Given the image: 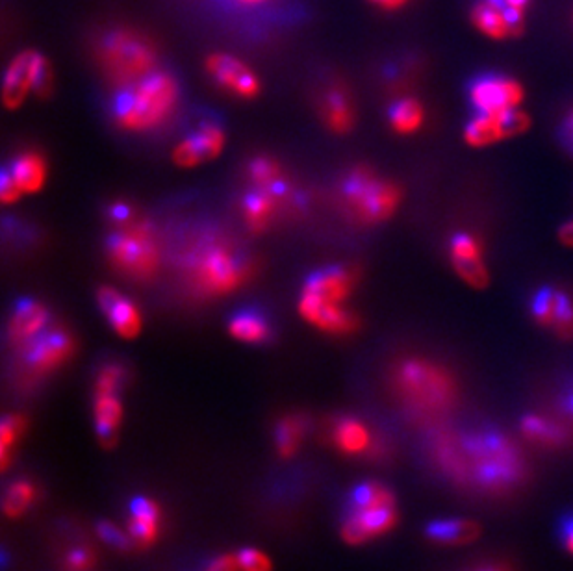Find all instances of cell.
I'll return each mask as SVG.
<instances>
[{"mask_svg":"<svg viewBox=\"0 0 573 571\" xmlns=\"http://www.w3.org/2000/svg\"><path fill=\"white\" fill-rule=\"evenodd\" d=\"M434 460L455 483L488 494L514 490L525 477L520 449L499 432L446 434L434 444Z\"/></svg>","mask_w":573,"mask_h":571,"instance_id":"6da1fadb","label":"cell"},{"mask_svg":"<svg viewBox=\"0 0 573 571\" xmlns=\"http://www.w3.org/2000/svg\"><path fill=\"white\" fill-rule=\"evenodd\" d=\"M180 102V84L164 69H156L132 84L115 88L110 114L123 132L145 134L164 127Z\"/></svg>","mask_w":573,"mask_h":571,"instance_id":"7a4b0ae2","label":"cell"},{"mask_svg":"<svg viewBox=\"0 0 573 571\" xmlns=\"http://www.w3.org/2000/svg\"><path fill=\"white\" fill-rule=\"evenodd\" d=\"M114 230L106 238V258L117 273L136 282H149L162 266V243L153 225L141 219L130 206L110 208Z\"/></svg>","mask_w":573,"mask_h":571,"instance_id":"3957f363","label":"cell"},{"mask_svg":"<svg viewBox=\"0 0 573 571\" xmlns=\"http://www.w3.org/2000/svg\"><path fill=\"white\" fill-rule=\"evenodd\" d=\"M253 260L229 240L208 238L184 258V275L201 297L217 299L238 292L253 277Z\"/></svg>","mask_w":573,"mask_h":571,"instance_id":"277c9868","label":"cell"},{"mask_svg":"<svg viewBox=\"0 0 573 571\" xmlns=\"http://www.w3.org/2000/svg\"><path fill=\"white\" fill-rule=\"evenodd\" d=\"M392 388L405 407L420 418L444 414L459 399L455 377L433 360L403 358L392 371Z\"/></svg>","mask_w":573,"mask_h":571,"instance_id":"5b68a950","label":"cell"},{"mask_svg":"<svg viewBox=\"0 0 573 571\" xmlns=\"http://www.w3.org/2000/svg\"><path fill=\"white\" fill-rule=\"evenodd\" d=\"M95 60L114 88L132 84L160 69L153 41L127 26H117L102 34L95 45Z\"/></svg>","mask_w":573,"mask_h":571,"instance_id":"8992f818","label":"cell"},{"mask_svg":"<svg viewBox=\"0 0 573 571\" xmlns=\"http://www.w3.org/2000/svg\"><path fill=\"white\" fill-rule=\"evenodd\" d=\"M340 197L358 225H379L399 210L403 191L394 180L377 175L368 165H357L342 178Z\"/></svg>","mask_w":573,"mask_h":571,"instance_id":"52a82bcc","label":"cell"},{"mask_svg":"<svg viewBox=\"0 0 573 571\" xmlns=\"http://www.w3.org/2000/svg\"><path fill=\"white\" fill-rule=\"evenodd\" d=\"M399 521L397 501L384 484H358L351 494V512L342 525V538L349 546H362L390 533Z\"/></svg>","mask_w":573,"mask_h":571,"instance_id":"ba28073f","label":"cell"},{"mask_svg":"<svg viewBox=\"0 0 573 571\" xmlns=\"http://www.w3.org/2000/svg\"><path fill=\"white\" fill-rule=\"evenodd\" d=\"M54 89V75L47 58L38 51L19 52L6 67L2 82V102L8 110L25 104L30 93L47 99Z\"/></svg>","mask_w":573,"mask_h":571,"instance_id":"9c48e42d","label":"cell"},{"mask_svg":"<svg viewBox=\"0 0 573 571\" xmlns=\"http://www.w3.org/2000/svg\"><path fill=\"white\" fill-rule=\"evenodd\" d=\"M77 351L75 336L67 329L51 325L38 338L26 343L19 353L21 371L30 381H38L62 368Z\"/></svg>","mask_w":573,"mask_h":571,"instance_id":"30bf717a","label":"cell"},{"mask_svg":"<svg viewBox=\"0 0 573 571\" xmlns=\"http://www.w3.org/2000/svg\"><path fill=\"white\" fill-rule=\"evenodd\" d=\"M206 73L219 88L236 99L253 101L262 93V82L240 58L227 52H214L206 58Z\"/></svg>","mask_w":573,"mask_h":571,"instance_id":"8fae6325","label":"cell"},{"mask_svg":"<svg viewBox=\"0 0 573 571\" xmlns=\"http://www.w3.org/2000/svg\"><path fill=\"white\" fill-rule=\"evenodd\" d=\"M227 134L217 121H203L191 134L175 145L173 164L182 169H193L216 160L225 151Z\"/></svg>","mask_w":573,"mask_h":571,"instance_id":"7c38bea8","label":"cell"},{"mask_svg":"<svg viewBox=\"0 0 573 571\" xmlns=\"http://www.w3.org/2000/svg\"><path fill=\"white\" fill-rule=\"evenodd\" d=\"M357 286V271L345 266L316 269L305 280L299 299L325 305H345Z\"/></svg>","mask_w":573,"mask_h":571,"instance_id":"4fadbf2b","label":"cell"},{"mask_svg":"<svg viewBox=\"0 0 573 571\" xmlns=\"http://www.w3.org/2000/svg\"><path fill=\"white\" fill-rule=\"evenodd\" d=\"M292 199V191L266 190V188H256L243 195L240 203L243 223L253 234H264L268 232L275 221L282 216L286 204Z\"/></svg>","mask_w":573,"mask_h":571,"instance_id":"5bb4252c","label":"cell"},{"mask_svg":"<svg viewBox=\"0 0 573 571\" xmlns=\"http://www.w3.org/2000/svg\"><path fill=\"white\" fill-rule=\"evenodd\" d=\"M97 303L108 325L123 340H136L143 330L140 308L125 293L112 286L97 290Z\"/></svg>","mask_w":573,"mask_h":571,"instance_id":"9a60e30c","label":"cell"},{"mask_svg":"<svg viewBox=\"0 0 573 571\" xmlns=\"http://www.w3.org/2000/svg\"><path fill=\"white\" fill-rule=\"evenodd\" d=\"M475 108L486 115H499L512 108H520L523 88L520 82L505 77H483L472 86Z\"/></svg>","mask_w":573,"mask_h":571,"instance_id":"2e32d148","label":"cell"},{"mask_svg":"<svg viewBox=\"0 0 573 571\" xmlns=\"http://www.w3.org/2000/svg\"><path fill=\"white\" fill-rule=\"evenodd\" d=\"M49 327H51V312L47 306L38 299H30V297L19 299L13 305L12 314L8 319V327H6L8 343L15 349H21L23 345L38 338L39 334Z\"/></svg>","mask_w":573,"mask_h":571,"instance_id":"e0dca14e","label":"cell"},{"mask_svg":"<svg viewBox=\"0 0 573 571\" xmlns=\"http://www.w3.org/2000/svg\"><path fill=\"white\" fill-rule=\"evenodd\" d=\"M297 310L308 325L331 336H347L357 332L360 327L357 316L345 305H325L299 299Z\"/></svg>","mask_w":573,"mask_h":571,"instance_id":"ac0fdd59","label":"cell"},{"mask_svg":"<svg viewBox=\"0 0 573 571\" xmlns=\"http://www.w3.org/2000/svg\"><path fill=\"white\" fill-rule=\"evenodd\" d=\"M451 262L460 279L473 288H486L490 273L484 266L483 249L470 234H457L451 240Z\"/></svg>","mask_w":573,"mask_h":571,"instance_id":"d6986e66","label":"cell"},{"mask_svg":"<svg viewBox=\"0 0 573 571\" xmlns=\"http://www.w3.org/2000/svg\"><path fill=\"white\" fill-rule=\"evenodd\" d=\"M319 114L325 127L336 136H347L357 123V110L351 95L342 86L325 89L319 99Z\"/></svg>","mask_w":573,"mask_h":571,"instance_id":"ffe728a7","label":"cell"},{"mask_svg":"<svg viewBox=\"0 0 573 571\" xmlns=\"http://www.w3.org/2000/svg\"><path fill=\"white\" fill-rule=\"evenodd\" d=\"M332 444L336 445L347 457L373 455L377 457V444L370 429L357 418H340L331 429Z\"/></svg>","mask_w":573,"mask_h":571,"instance_id":"44dd1931","label":"cell"},{"mask_svg":"<svg viewBox=\"0 0 573 571\" xmlns=\"http://www.w3.org/2000/svg\"><path fill=\"white\" fill-rule=\"evenodd\" d=\"M162 510L149 497H136L130 507V538L134 547L147 549L153 546L160 534Z\"/></svg>","mask_w":573,"mask_h":571,"instance_id":"7402d4cb","label":"cell"},{"mask_svg":"<svg viewBox=\"0 0 573 571\" xmlns=\"http://www.w3.org/2000/svg\"><path fill=\"white\" fill-rule=\"evenodd\" d=\"M93 416L95 431L102 447H114L119 440V429L123 421V405L119 394H93Z\"/></svg>","mask_w":573,"mask_h":571,"instance_id":"603a6c76","label":"cell"},{"mask_svg":"<svg viewBox=\"0 0 573 571\" xmlns=\"http://www.w3.org/2000/svg\"><path fill=\"white\" fill-rule=\"evenodd\" d=\"M8 169L25 195H36L47 182V160L38 151H23L13 156Z\"/></svg>","mask_w":573,"mask_h":571,"instance_id":"cb8c5ba5","label":"cell"},{"mask_svg":"<svg viewBox=\"0 0 573 571\" xmlns=\"http://www.w3.org/2000/svg\"><path fill=\"white\" fill-rule=\"evenodd\" d=\"M472 23L486 38L496 41L514 38L503 0H479L473 6Z\"/></svg>","mask_w":573,"mask_h":571,"instance_id":"d4e9b609","label":"cell"},{"mask_svg":"<svg viewBox=\"0 0 573 571\" xmlns=\"http://www.w3.org/2000/svg\"><path fill=\"white\" fill-rule=\"evenodd\" d=\"M425 536L440 546H466L481 536V525L477 521L462 518L436 520L427 525Z\"/></svg>","mask_w":573,"mask_h":571,"instance_id":"484cf974","label":"cell"},{"mask_svg":"<svg viewBox=\"0 0 573 571\" xmlns=\"http://www.w3.org/2000/svg\"><path fill=\"white\" fill-rule=\"evenodd\" d=\"M227 330L236 342L247 343V345H260L271 338V325H269L268 318L255 308L238 310L229 319Z\"/></svg>","mask_w":573,"mask_h":571,"instance_id":"4316f807","label":"cell"},{"mask_svg":"<svg viewBox=\"0 0 573 571\" xmlns=\"http://www.w3.org/2000/svg\"><path fill=\"white\" fill-rule=\"evenodd\" d=\"M247 177L256 188L266 190L292 191L282 165L269 156H255L247 165Z\"/></svg>","mask_w":573,"mask_h":571,"instance_id":"83f0119b","label":"cell"},{"mask_svg":"<svg viewBox=\"0 0 573 571\" xmlns=\"http://www.w3.org/2000/svg\"><path fill=\"white\" fill-rule=\"evenodd\" d=\"M388 121L395 134L399 136H412L416 134L425 123V110L420 101L405 97L394 102L388 112Z\"/></svg>","mask_w":573,"mask_h":571,"instance_id":"f1b7e54d","label":"cell"},{"mask_svg":"<svg viewBox=\"0 0 573 571\" xmlns=\"http://www.w3.org/2000/svg\"><path fill=\"white\" fill-rule=\"evenodd\" d=\"M308 423L303 416H284L275 427V445L281 458H292L305 438Z\"/></svg>","mask_w":573,"mask_h":571,"instance_id":"f546056e","label":"cell"},{"mask_svg":"<svg viewBox=\"0 0 573 571\" xmlns=\"http://www.w3.org/2000/svg\"><path fill=\"white\" fill-rule=\"evenodd\" d=\"M523 436L544 447H559L566 440V432L559 423L542 416H525L522 419Z\"/></svg>","mask_w":573,"mask_h":571,"instance_id":"4dcf8cb0","label":"cell"},{"mask_svg":"<svg viewBox=\"0 0 573 571\" xmlns=\"http://www.w3.org/2000/svg\"><path fill=\"white\" fill-rule=\"evenodd\" d=\"M464 140L470 147L481 149L505 140V134L496 115L481 114L468 123V127L464 130Z\"/></svg>","mask_w":573,"mask_h":571,"instance_id":"1f68e13d","label":"cell"},{"mask_svg":"<svg viewBox=\"0 0 573 571\" xmlns=\"http://www.w3.org/2000/svg\"><path fill=\"white\" fill-rule=\"evenodd\" d=\"M34 497H36L34 484L25 481V479L15 481V483L10 484V488L6 490V495H4V501H2L4 514L12 520L21 518L30 508V505L34 503Z\"/></svg>","mask_w":573,"mask_h":571,"instance_id":"d6a6232c","label":"cell"},{"mask_svg":"<svg viewBox=\"0 0 573 571\" xmlns=\"http://www.w3.org/2000/svg\"><path fill=\"white\" fill-rule=\"evenodd\" d=\"M26 431V418L21 414L4 416L0 423V451H2V470L10 464V449L17 444V440Z\"/></svg>","mask_w":573,"mask_h":571,"instance_id":"836d02e7","label":"cell"},{"mask_svg":"<svg viewBox=\"0 0 573 571\" xmlns=\"http://www.w3.org/2000/svg\"><path fill=\"white\" fill-rule=\"evenodd\" d=\"M127 381V369L117 362H108L102 366L95 377L93 394H119Z\"/></svg>","mask_w":573,"mask_h":571,"instance_id":"e575fe53","label":"cell"},{"mask_svg":"<svg viewBox=\"0 0 573 571\" xmlns=\"http://www.w3.org/2000/svg\"><path fill=\"white\" fill-rule=\"evenodd\" d=\"M551 327L564 340L573 338V301L564 293H557Z\"/></svg>","mask_w":573,"mask_h":571,"instance_id":"d590c367","label":"cell"},{"mask_svg":"<svg viewBox=\"0 0 573 571\" xmlns=\"http://www.w3.org/2000/svg\"><path fill=\"white\" fill-rule=\"evenodd\" d=\"M499 125L503 128L505 138H514L520 136L523 132H527L531 127V117L522 112L520 108H512L503 114L496 115Z\"/></svg>","mask_w":573,"mask_h":571,"instance_id":"8d00e7d4","label":"cell"},{"mask_svg":"<svg viewBox=\"0 0 573 571\" xmlns=\"http://www.w3.org/2000/svg\"><path fill=\"white\" fill-rule=\"evenodd\" d=\"M555 299H557V292H553L549 288L536 293L535 301H533V314H535L536 321L544 327H551V323H553Z\"/></svg>","mask_w":573,"mask_h":571,"instance_id":"74e56055","label":"cell"},{"mask_svg":"<svg viewBox=\"0 0 573 571\" xmlns=\"http://www.w3.org/2000/svg\"><path fill=\"white\" fill-rule=\"evenodd\" d=\"M97 534L108 546L115 547L119 551H130L134 547L130 534L123 533L119 527H115L112 521H101L97 525Z\"/></svg>","mask_w":573,"mask_h":571,"instance_id":"f35d334b","label":"cell"},{"mask_svg":"<svg viewBox=\"0 0 573 571\" xmlns=\"http://www.w3.org/2000/svg\"><path fill=\"white\" fill-rule=\"evenodd\" d=\"M236 557H238L240 570L242 571H273L271 559L266 553H262L260 549L247 547V549H242Z\"/></svg>","mask_w":573,"mask_h":571,"instance_id":"ab89813d","label":"cell"},{"mask_svg":"<svg viewBox=\"0 0 573 571\" xmlns=\"http://www.w3.org/2000/svg\"><path fill=\"white\" fill-rule=\"evenodd\" d=\"M95 566V555L90 547H75L65 555V571H90Z\"/></svg>","mask_w":573,"mask_h":571,"instance_id":"60d3db41","label":"cell"},{"mask_svg":"<svg viewBox=\"0 0 573 571\" xmlns=\"http://www.w3.org/2000/svg\"><path fill=\"white\" fill-rule=\"evenodd\" d=\"M23 195H25V193L19 188V184L15 182L12 171L8 169V165H4V167H2V173H0V199H2V203H19V201L23 199Z\"/></svg>","mask_w":573,"mask_h":571,"instance_id":"b9f144b4","label":"cell"},{"mask_svg":"<svg viewBox=\"0 0 573 571\" xmlns=\"http://www.w3.org/2000/svg\"><path fill=\"white\" fill-rule=\"evenodd\" d=\"M529 2H531V0H503V4H505V12H507L510 26H512V34H514V38H518V36L523 32L525 10H527Z\"/></svg>","mask_w":573,"mask_h":571,"instance_id":"7bdbcfd3","label":"cell"},{"mask_svg":"<svg viewBox=\"0 0 573 571\" xmlns=\"http://www.w3.org/2000/svg\"><path fill=\"white\" fill-rule=\"evenodd\" d=\"M206 571H240V562L236 555H219L208 564Z\"/></svg>","mask_w":573,"mask_h":571,"instance_id":"ee69618b","label":"cell"},{"mask_svg":"<svg viewBox=\"0 0 573 571\" xmlns=\"http://www.w3.org/2000/svg\"><path fill=\"white\" fill-rule=\"evenodd\" d=\"M368 2L382 12H397V10L405 8L410 0H368Z\"/></svg>","mask_w":573,"mask_h":571,"instance_id":"f6af8a7d","label":"cell"},{"mask_svg":"<svg viewBox=\"0 0 573 571\" xmlns=\"http://www.w3.org/2000/svg\"><path fill=\"white\" fill-rule=\"evenodd\" d=\"M562 542H564V547L568 549V553L573 555V516L566 518V521L562 523Z\"/></svg>","mask_w":573,"mask_h":571,"instance_id":"bcb514c9","label":"cell"},{"mask_svg":"<svg viewBox=\"0 0 573 571\" xmlns=\"http://www.w3.org/2000/svg\"><path fill=\"white\" fill-rule=\"evenodd\" d=\"M559 240L566 247H573V221H568L566 225H562L561 230H559Z\"/></svg>","mask_w":573,"mask_h":571,"instance_id":"7dc6e473","label":"cell"},{"mask_svg":"<svg viewBox=\"0 0 573 571\" xmlns=\"http://www.w3.org/2000/svg\"><path fill=\"white\" fill-rule=\"evenodd\" d=\"M472 571H510L505 564H483Z\"/></svg>","mask_w":573,"mask_h":571,"instance_id":"c3c4849f","label":"cell"},{"mask_svg":"<svg viewBox=\"0 0 573 571\" xmlns=\"http://www.w3.org/2000/svg\"><path fill=\"white\" fill-rule=\"evenodd\" d=\"M564 132H566V136H568V140L573 145V110L568 114L566 117V125H564Z\"/></svg>","mask_w":573,"mask_h":571,"instance_id":"681fc988","label":"cell"},{"mask_svg":"<svg viewBox=\"0 0 573 571\" xmlns=\"http://www.w3.org/2000/svg\"><path fill=\"white\" fill-rule=\"evenodd\" d=\"M243 6H258V4H264L268 0H238Z\"/></svg>","mask_w":573,"mask_h":571,"instance_id":"f907efd6","label":"cell"},{"mask_svg":"<svg viewBox=\"0 0 573 571\" xmlns=\"http://www.w3.org/2000/svg\"><path fill=\"white\" fill-rule=\"evenodd\" d=\"M572 147H573V145H572Z\"/></svg>","mask_w":573,"mask_h":571,"instance_id":"816d5d0a","label":"cell"}]
</instances>
